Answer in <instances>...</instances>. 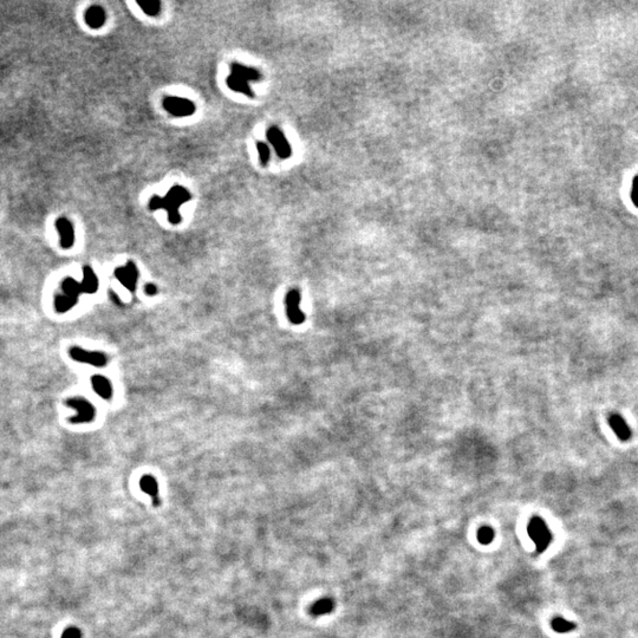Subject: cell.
<instances>
[{"mask_svg": "<svg viewBox=\"0 0 638 638\" xmlns=\"http://www.w3.org/2000/svg\"><path fill=\"white\" fill-rule=\"evenodd\" d=\"M191 199V195L182 186H174L171 187L169 191L166 194V197H159L154 195L149 201V209L150 211H157V209H164L168 213V220L171 225H179L181 223V215H180L179 208L180 206L188 202Z\"/></svg>", "mask_w": 638, "mask_h": 638, "instance_id": "6da1fadb", "label": "cell"}, {"mask_svg": "<svg viewBox=\"0 0 638 638\" xmlns=\"http://www.w3.org/2000/svg\"><path fill=\"white\" fill-rule=\"evenodd\" d=\"M527 533L530 538L535 544L536 551L539 553L545 552L547 547L552 542V533L549 526L540 517H533L527 526Z\"/></svg>", "mask_w": 638, "mask_h": 638, "instance_id": "7a4b0ae2", "label": "cell"}, {"mask_svg": "<svg viewBox=\"0 0 638 638\" xmlns=\"http://www.w3.org/2000/svg\"><path fill=\"white\" fill-rule=\"evenodd\" d=\"M66 405L76 410V415L70 419V422L73 425H83V423L92 422L96 416V409L92 403H90L84 397H70L66 401Z\"/></svg>", "mask_w": 638, "mask_h": 638, "instance_id": "3957f363", "label": "cell"}, {"mask_svg": "<svg viewBox=\"0 0 638 638\" xmlns=\"http://www.w3.org/2000/svg\"><path fill=\"white\" fill-rule=\"evenodd\" d=\"M70 357L78 363L90 364L92 366L102 367L108 364V357L104 352L89 351L80 347H72L69 350Z\"/></svg>", "mask_w": 638, "mask_h": 638, "instance_id": "277c9868", "label": "cell"}, {"mask_svg": "<svg viewBox=\"0 0 638 638\" xmlns=\"http://www.w3.org/2000/svg\"><path fill=\"white\" fill-rule=\"evenodd\" d=\"M163 108L175 117H187L193 115L197 110V107L191 101L174 96H168L163 100Z\"/></svg>", "mask_w": 638, "mask_h": 638, "instance_id": "5b68a950", "label": "cell"}, {"mask_svg": "<svg viewBox=\"0 0 638 638\" xmlns=\"http://www.w3.org/2000/svg\"><path fill=\"white\" fill-rule=\"evenodd\" d=\"M300 292L297 288H292L287 292L285 298V306H286V314L288 321L295 325H300L305 322V314L300 309Z\"/></svg>", "mask_w": 638, "mask_h": 638, "instance_id": "8992f818", "label": "cell"}, {"mask_svg": "<svg viewBox=\"0 0 638 638\" xmlns=\"http://www.w3.org/2000/svg\"><path fill=\"white\" fill-rule=\"evenodd\" d=\"M267 140L269 143L272 144V147L275 148L277 155L280 157V159H288L292 154V148L291 144L288 143V141L285 137V135L283 131H281L278 127H271L267 129Z\"/></svg>", "mask_w": 638, "mask_h": 638, "instance_id": "52a82bcc", "label": "cell"}, {"mask_svg": "<svg viewBox=\"0 0 638 638\" xmlns=\"http://www.w3.org/2000/svg\"><path fill=\"white\" fill-rule=\"evenodd\" d=\"M115 278L125 286L127 290L134 292L136 290L138 280V268L134 261H128L122 267H117L114 272Z\"/></svg>", "mask_w": 638, "mask_h": 638, "instance_id": "ba28073f", "label": "cell"}, {"mask_svg": "<svg viewBox=\"0 0 638 638\" xmlns=\"http://www.w3.org/2000/svg\"><path fill=\"white\" fill-rule=\"evenodd\" d=\"M607 422H609V426L611 427V429L614 430V433L616 434V436L619 438V440L625 442L631 438L632 431L628 426V423L625 422V420L623 419L621 415L616 414V412H612V414H610L609 418H607Z\"/></svg>", "mask_w": 638, "mask_h": 638, "instance_id": "9c48e42d", "label": "cell"}, {"mask_svg": "<svg viewBox=\"0 0 638 638\" xmlns=\"http://www.w3.org/2000/svg\"><path fill=\"white\" fill-rule=\"evenodd\" d=\"M56 227H57L59 238H61V246L65 250L71 249L75 242V232L72 224L67 219H65V217H61L56 223Z\"/></svg>", "mask_w": 638, "mask_h": 638, "instance_id": "30bf717a", "label": "cell"}, {"mask_svg": "<svg viewBox=\"0 0 638 638\" xmlns=\"http://www.w3.org/2000/svg\"><path fill=\"white\" fill-rule=\"evenodd\" d=\"M91 384L92 389L100 397H102L103 400H111L114 395V389L109 378L102 375H95L91 378Z\"/></svg>", "mask_w": 638, "mask_h": 638, "instance_id": "8fae6325", "label": "cell"}, {"mask_svg": "<svg viewBox=\"0 0 638 638\" xmlns=\"http://www.w3.org/2000/svg\"><path fill=\"white\" fill-rule=\"evenodd\" d=\"M231 73L232 75H236L242 80L250 82H259L262 78L260 71L254 69V67H250L246 65H242L240 63H232L231 64Z\"/></svg>", "mask_w": 638, "mask_h": 638, "instance_id": "7c38bea8", "label": "cell"}, {"mask_svg": "<svg viewBox=\"0 0 638 638\" xmlns=\"http://www.w3.org/2000/svg\"><path fill=\"white\" fill-rule=\"evenodd\" d=\"M140 487L145 494H148L152 497L153 505L155 506V507L156 506H160L161 500L159 497V483H157L155 478H153L152 475L142 476L140 480Z\"/></svg>", "mask_w": 638, "mask_h": 638, "instance_id": "4fadbf2b", "label": "cell"}, {"mask_svg": "<svg viewBox=\"0 0 638 638\" xmlns=\"http://www.w3.org/2000/svg\"><path fill=\"white\" fill-rule=\"evenodd\" d=\"M106 11L101 6H91L85 13V21L91 29H101L106 22Z\"/></svg>", "mask_w": 638, "mask_h": 638, "instance_id": "5bb4252c", "label": "cell"}, {"mask_svg": "<svg viewBox=\"0 0 638 638\" xmlns=\"http://www.w3.org/2000/svg\"><path fill=\"white\" fill-rule=\"evenodd\" d=\"M81 284L82 288H83V293L93 295L99 290V278H97L95 271L90 266H85L83 268V280L81 281Z\"/></svg>", "mask_w": 638, "mask_h": 638, "instance_id": "9a60e30c", "label": "cell"}, {"mask_svg": "<svg viewBox=\"0 0 638 638\" xmlns=\"http://www.w3.org/2000/svg\"><path fill=\"white\" fill-rule=\"evenodd\" d=\"M226 83L228 85V88L232 89L235 92L243 93V95H246L247 97H254V92L252 88H251L249 82L242 80V78L236 76V75L231 73L230 76L227 77Z\"/></svg>", "mask_w": 638, "mask_h": 638, "instance_id": "2e32d148", "label": "cell"}, {"mask_svg": "<svg viewBox=\"0 0 638 638\" xmlns=\"http://www.w3.org/2000/svg\"><path fill=\"white\" fill-rule=\"evenodd\" d=\"M77 303L78 298L70 297V296L64 293H58L55 297V309L58 313H65L76 306Z\"/></svg>", "mask_w": 638, "mask_h": 638, "instance_id": "e0dca14e", "label": "cell"}, {"mask_svg": "<svg viewBox=\"0 0 638 638\" xmlns=\"http://www.w3.org/2000/svg\"><path fill=\"white\" fill-rule=\"evenodd\" d=\"M62 292L64 295L70 296V297L73 298H80V296L83 293V288H82V284L80 281H77L73 278H65L62 281Z\"/></svg>", "mask_w": 638, "mask_h": 638, "instance_id": "ac0fdd59", "label": "cell"}, {"mask_svg": "<svg viewBox=\"0 0 638 638\" xmlns=\"http://www.w3.org/2000/svg\"><path fill=\"white\" fill-rule=\"evenodd\" d=\"M335 607V604H333V600L330 598H323L319 599L318 602H316L311 606L310 612L312 616L317 617V616H323V615H328L331 612Z\"/></svg>", "mask_w": 638, "mask_h": 638, "instance_id": "d6986e66", "label": "cell"}, {"mask_svg": "<svg viewBox=\"0 0 638 638\" xmlns=\"http://www.w3.org/2000/svg\"><path fill=\"white\" fill-rule=\"evenodd\" d=\"M551 628H552L555 632L558 633H566V632H571L573 630H576L577 625L576 623L570 622L568 619L561 618V617H555L551 621Z\"/></svg>", "mask_w": 638, "mask_h": 638, "instance_id": "ffe728a7", "label": "cell"}, {"mask_svg": "<svg viewBox=\"0 0 638 638\" xmlns=\"http://www.w3.org/2000/svg\"><path fill=\"white\" fill-rule=\"evenodd\" d=\"M138 6L143 10L144 13H147L150 17L159 16L161 12V3L160 2H138Z\"/></svg>", "mask_w": 638, "mask_h": 638, "instance_id": "44dd1931", "label": "cell"}, {"mask_svg": "<svg viewBox=\"0 0 638 638\" xmlns=\"http://www.w3.org/2000/svg\"><path fill=\"white\" fill-rule=\"evenodd\" d=\"M257 149H258V154H259V160H260L261 166L266 167L269 162V157H271V152H269V147L267 143L265 142L258 141L257 142Z\"/></svg>", "mask_w": 638, "mask_h": 638, "instance_id": "7402d4cb", "label": "cell"}, {"mask_svg": "<svg viewBox=\"0 0 638 638\" xmlns=\"http://www.w3.org/2000/svg\"><path fill=\"white\" fill-rule=\"evenodd\" d=\"M494 536H495V533L492 527L483 526L478 531V540L480 544H482V545H488V544L493 542Z\"/></svg>", "mask_w": 638, "mask_h": 638, "instance_id": "603a6c76", "label": "cell"}, {"mask_svg": "<svg viewBox=\"0 0 638 638\" xmlns=\"http://www.w3.org/2000/svg\"><path fill=\"white\" fill-rule=\"evenodd\" d=\"M62 638H82V631L77 628H69L63 632Z\"/></svg>", "mask_w": 638, "mask_h": 638, "instance_id": "cb8c5ba5", "label": "cell"}, {"mask_svg": "<svg viewBox=\"0 0 638 638\" xmlns=\"http://www.w3.org/2000/svg\"><path fill=\"white\" fill-rule=\"evenodd\" d=\"M631 200L633 202V205L638 207V176H636L633 179V183H632V191H631Z\"/></svg>", "mask_w": 638, "mask_h": 638, "instance_id": "d4e9b609", "label": "cell"}, {"mask_svg": "<svg viewBox=\"0 0 638 638\" xmlns=\"http://www.w3.org/2000/svg\"><path fill=\"white\" fill-rule=\"evenodd\" d=\"M144 292H145V295H148V296H155L157 295V292H159V288H157L156 285H154L153 283H149L144 286Z\"/></svg>", "mask_w": 638, "mask_h": 638, "instance_id": "484cf974", "label": "cell"}]
</instances>
